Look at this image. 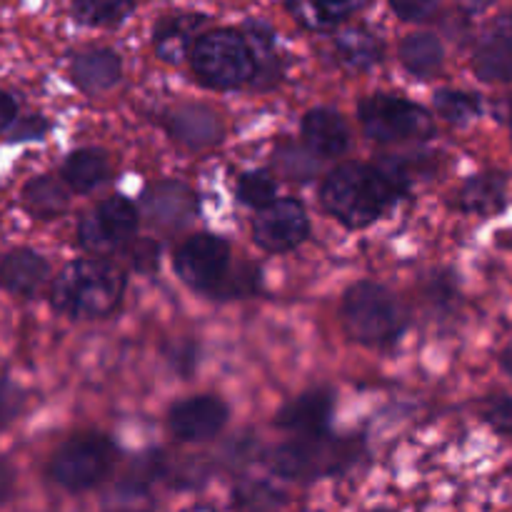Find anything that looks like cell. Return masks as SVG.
<instances>
[{
	"label": "cell",
	"mask_w": 512,
	"mask_h": 512,
	"mask_svg": "<svg viewBox=\"0 0 512 512\" xmlns=\"http://www.w3.org/2000/svg\"><path fill=\"white\" fill-rule=\"evenodd\" d=\"M398 198V188L380 168L363 163L340 165L323 183V205L350 228L375 223Z\"/></svg>",
	"instance_id": "cell-1"
},
{
	"label": "cell",
	"mask_w": 512,
	"mask_h": 512,
	"mask_svg": "<svg viewBox=\"0 0 512 512\" xmlns=\"http://www.w3.org/2000/svg\"><path fill=\"white\" fill-rule=\"evenodd\" d=\"M123 288V273L108 260H75L55 280L53 303L70 318H103L118 308Z\"/></svg>",
	"instance_id": "cell-2"
},
{
	"label": "cell",
	"mask_w": 512,
	"mask_h": 512,
	"mask_svg": "<svg viewBox=\"0 0 512 512\" xmlns=\"http://www.w3.org/2000/svg\"><path fill=\"white\" fill-rule=\"evenodd\" d=\"M348 333L363 345H388L405 330V310L390 290L375 283H358L343 300Z\"/></svg>",
	"instance_id": "cell-3"
},
{
	"label": "cell",
	"mask_w": 512,
	"mask_h": 512,
	"mask_svg": "<svg viewBox=\"0 0 512 512\" xmlns=\"http://www.w3.org/2000/svg\"><path fill=\"white\" fill-rule=\"evenodd\" d=\"M360 443L328 435H308L270 453L268 465L285 480H315L335 475L358 460Z\"/></svg>",
	"instance_id": "cell-4"
},
{
	"label": "cell",
	"mask_w": 512,
	"mask_h": 512,
	"mask_svg": "<svg viewBox=\"0 0 512 512\" xmlns=\"http://www.w3.org/2000/svg\"><path fill=\"white\" fill-rule=\"evenodd\" d=\"M195 73L213 88H238L258 73L248 40L235 30H213L200 35L193 48Z\"/></svg>",
	"instance_id": "cell-5"
},
{
	"label": "cell",
	"mask_w": 512,
	"mask_h": 512,
	"mask_svg": "<svg viewBox=\"0 0 512 512\" xmlns=\"http://www.w3.org/2000/svg\"><path fill=\"white\" fill-rule=\"evenodd\" d=\"M115 465V448L103 435L68 440L50 463V478L65 490H88L103 483Z\"/></svg>",
	"instance_id": "cell-6"
},
{
	"label": "cell",
	"mask_w": 512,
	"mask_h": 512,
	"mask_svg": "<svg viewBox=\"0 0 512 512\" xmlns=\"http://www.w3.org/2000/svg\"><path fill=\"white\" fill-rule=\"evenodd\" d=\"M360 123L378 143L420 140L433 133V120L420 105L393 95H373L360 105Z\"/></svg>",
	"instance_id": "cell-7"
},
{
	"label": "cell",
	"mask_w": 512,
	"mask_h": 512,
	"mask_svg": "<svg viewBox=\"0 0 512 512\" xmlns=\"http://www.w3.org/2000/svg\"><path fill=\"white\" fill-rule=\"evenodd\" d=\"M175 270L195 290L213 293L230 273V248L218 235H195L175 253Z\"/></svg>",
	"instance_id": "cell-8"
},
{
	"label": "cell",
	"mask_w": 512,
	"mask_h": 512,
	"mask_svg": "<svg viewBox=\"0 0 512 512\" xmlns=\"http://www.w3.org/2000/svg\"><path fill=\"white\" fill-rule=\"evenodd\" d=\"M138 230V210L123 198L100 203L80 223V243L93 253H113L123 248Z\"/></svg>",
	"instance_id": "cell-9"
},
{
	"label": "cell",
	"mask_w": 512,
	"mask_h": 512,
	"mask_svg": "<svg viewBox=\"0 0 512 512\" xmlns=\"http://www.w3.org/2000/svg\"><path fill=\"white\" fill-rule=\"evenodd\" d=\"M255 243L270 253H285L298 248L308 235V215L305 208L293 198L275 200L270 208L260 210L253 225Z\"/></svg>",
	"instance_id": "cell-10"
},
{
	"label": "cell",
	"mask_w": 512,
	"mask_h": 512,
	"mask_svg": "<svg viewBox=\"0 0 512 512\" xmlns=\"http://www.w3.org/2000/svg\"><path fill=\"white\" fill-rule=\"evenodd\" d=\"M225 420H228V408L223 405V400L210 398V395L188 398L170 410V430L175 438L185 440V443L215 438L223 430Z\"/></svg>",
	"instance_id": "cell-11"
},
{
	"label": "cell",
	"mask_w": 512,
	"mask_h": 512,
	"mask_svg": "<svg viewBox=\"0 0 512 512\" xmlns=\"http://www.w3.org/2000/svg\"><path fill=\"white\" fill-rule=\"evenodd\" d=\"M143 208L150 223L165 230H175L193 220V215L198 213V200L185 183L165 180V183H158L148 190Z\"/></svg>",
	"instance_id": "cell-12"
},
{
	"label": "cell",
	"mask_w": 512,
	"mask_h": 512,
	"mask_svg": "<svg viewBox=\"0 0 512 512\" xmlns=\"http://www.w3.org/2000/svg\"><path fill=\"white\" fill-rule=\"evenodd\" d=\"M168 130L173 133L175 140H180L183 145L190 148H205V145L218 143L223 128H220V118L205 105L185 103L178 105L168 113L165 118Z\"/></svg>",
	"instance_id": "cell-13"
},
{
	"label": "cell",
	"mask_w": 512,
	"mask_h": 512,
	"mask_svg": "<svg viewBox=\"0 0 512 512\" xmlns=\"http://www.w3.org/2000/svg\"><path fill=\"white\" fill-rule=\"evenodd\" d=\"M473 68L485 83H510L512 80V20L485 35L473 58Z\"/></svg>",
	"instance_id": "cell-14"
},
{
	"label": "cell",
	"mask_w": 512,
	"mask_h": 512,
	"mask_svg": "<svg viewBox=\"0 0 512 512\" xmlns=\"http://www.w3.org/2000/svg\"><path fill=\"white\" fill-rule=\"evenodd\" d=\"M330 410H333V395L328 390H313V393L300 395L293 403L285 405L275 423L283 430L308 438V435H318L325 428Z\"/></svg>",
	"instance_id": "cell-15"
},
{
	"label": "cell",
	"mask_w": 512,
	"mask_h": 512,
	"mask_svg": "<svg viewBox=\"0 0 512 512\" xmlns=\"http://www.w3.org/2000/svg\"><path fill=\"white\" fill-rule=\"evenodd\" d=\"M50 270L43 255L33 250H13L0 260V285L8 293L15 295H33L48 280Z\"/></svg>",
	"instance_id": "cell-16"
},
{
	"label": "cell",
	"mask_w": 512,
	"mask_h": 512,
	"mask_svg": "<svg viewBox=\"0 0 512 512\" xmlns=\"http://www.w3.org/2000/svg\"><path fill=\"white\" fill-rule=\"evenodd\" d=\"M303 135L315 153L328 155V158L345 153V148H348L350 143V130L348 123L343 120V115L328 108L310 110V113L305 115Z\"/></svg>",
	"instance_id": "cell-17"
},
{
	"label": "cell",
	"mask_w": 512,
	"mask_h": 512,
	"mask_svg": "<svg viewBox=\"0 0 512 512\" xmlns=\"http://www.w3.org/2000/svg\"><path fill=\"white\" fill-rule=\"evenodd\" d=\"M73 80L88 93H103L120 80V58L113 50L93 48L73 60Z\"/></svg>",
	"instance_id": "cell-18"
},
{
	"label": "cell",
	"mask_w": 512,
	"mask_h": 512,
	"mask_svg": "<svg viewBox=\"0 0 512 512\" xmlns=\"http://www.w3.org/2000/svg\"><path fill=\"white\" fill-rule=\"evenodd\" d=\"M203 18L198 15H175V18H163L155 25V53L165 63H180L188 55L190 45L198 38V30Z\"/></svg>",
	"instance_id": "cell-19"
},
{
	"label": "cell",
	"mask_w": 512,
	"mask_h": 512,
	"mask_svg": "<svg viewBox=\"0 0 512 512\" xmlns=\"http://www.w3.org/2000/svg\"><path fill=\"white\" fill-rule=\"evenodd\" d=\"M508 180L500 173H480L460 188L458 205L465 213H495L505 205Z\"/></svg>",
	"instance_id": "cell-20"
},
{
	"label": "cell",
	"mask_w": 512,
	"mask_h": 512,
	"mask_svg": "<svg viewBox=\"0 0 512 512\" xmlns=\"http://www.w3.org/2000/svg\"><path fill=\"white\" fill-rule=\"evenodd\" d=\"M303 28L308 30H333L340 23L360 10V3H340V0H318V3H293L288 5Z\"/></svg>",
	"instance_id": "cell-21"
},
{
	"label": "cell",
	"mask_w": 512,
	"mask_h": 512,
	"mask_svg": "<svg viewBox=\"0 0 512 512\" xmlns=\"http://www.w3.org/2000/svg\"><path fill=\"white\" fill-rule=\"evenodd\" d=\"M335 55L348 68H370L383 58V45L368 30H345L335 40Z\"/></svg>",
	"instance_id": "cell-22"
},
{
	"label": "cell",
	"mask_w": 512,
	"mask_h": 512,
	"mask_svg": "<svg viewBox=\"0 0 512 512\" xmlns=\"http://www.w3.org/2000/svg\"><path fill=\"white\" fill-rule=\"evenodd\" d=\"M108 175V160L100 150H78L63 165V178L78 193L98 188Z\"/></svg>",
	"instance_id": "cell-23"
},
{
	"label": "cell",
	"mask_w": 512,
	"mask_h": 512,
	"mask_svg": "<svg viewBox=\"0 0 512 512\" xmlns=\"http://www.w3.org/2000/svg\"><path fill=\"white\" fill-rule=\"evenodd\" d=\"M443 43H440L435 35L430 33H418L408 35L400 45V58H403V65L413 75H433L435 70L443 65Z\"/></svg>",
	"instance_id": "cell-24"
},
{
	"label": "cell",
	"mask_w": 512,
	"mask_h": 512,
	"mask_svg": "<svg viewBox=\"0 0 512 512\" xmlns=\"http://www.w3.org/2000/svg\"><path fill=\"white\" fill-rule=\"evenodd\" d=\"M25 205L30 213L40 215V218H53V215L63 213L68 205V195H65L63 185L53 178H35L25 185Z\"/></svg>",
	"instance_id": "cell-25"
},
{
	"label": "cell",
	"mask_w": 512,
	"mask_h": 512,
	"mask_svg": "<svg viewBox=\"0 0 512 512\" xmlns=\"http://www.w3.org/2000/svg\"><path fill=\"white\" fill-rule=\"evenodd\" d=\"M275 165L280 168V173L288 175L290 180H300V183L315 178V173H318L320 168L318 158L298 143L280 145V148L275 150Z\"/></svg>",
	"instance_id": "cell-26"
},
{
	"label": "cell",
	"mask_w": 512,
	"mask_h": 512,
	"mask_svg": "<svg viewBox=\"0 0 512 512\" xmlns=\"http://www.w3.org/2000/svg\"><path fill=\"white\" fill-rule=\"evenodd\" d=\"M73 13L85 25H113L120 23L128 13H133V3H120V0H85L75 3Z\"/></svg>",
	"instance_id": "cell-27"
},
{
	"label": "cell",
	"mask_w": 512,
	"mask_h": 512,
	"mask_svg": "<svg viewBox=\"0 0 512 512\" xmlns=\"http://www.w3.org/2000/svg\"><path fill=\"white\" fill-rule=\"evenodd\" d=\"M435 108L450 123H468L480 113V98L473 93H463V90H440L435 95Z\"/></svg>",
	"instance_id": "cell-28"
},
{
	"label": "cell",
	"mask_w": 512,
	"mask_h": 512,
	"mask_svg": "<svg viewBox=\"0 0 512 512\" xmlns=\"http://www.w3.org/2000/svg\"><path fill=\"white\" fill-rule=\"evenodd\" d=\"M275 180L273 175L265 173V170H253V173H245L240 180V200L250 208H270L275 203Z\"/></svg>",
	"instance_id": "cell-29"
},
{
	"label": "cell",
	"mask_w": 512,
	"mask_h": 512,
	"mask_svg": "<svg viewBox=\"0 0 512 512\" xmlns=\"http://www.w3.org/2000/svg\"><path fill=\"white\" fill-rule=\"evenodd\" d=\"M163 465L165 463H163V455L160 453L143 455V458L135 460V463L130 465L128 473H125L123 488L128 490V493H143V490H148L150 485L160 478V473H163Z\"/></svg>",
	"instance_id": "cell-30"
},
{
	"label": "cell",
	"mask_w": 512,
	"mask_h": 512,
	"mask_svg": "<svg viewBox=\"0 0 512 512\" xmlns=\"http://www.w3.org/2000/svg\"><path fill=\"white\" fill-rule=\"evenodd\" d=\"M258 285H260V275L255 273V270L240 268L235 270V273H228V278H225L223 285L215 290V295H220V298H243V295L255 293Z\"/></svg>",
	"instance_id": "cell-31"
},
{
	"label": "cell",
	"mask_w": 512,
	"mask_h": 512,
	"mask_svg": "<svg viewBox=\"0 0 512 512\" xmlns=\"http://www.w3.org/2000/svg\"><path fill=\"white\" fill-rule=\"evenodd\" d=\"M483 415L498 433H512V395L490 398L485 403Z\"/></svg>",
	"instance_id": "cell-32"
},
{
	"label": "cell",
	"mask_w": 512,
	"mask_h": 512,
	"mask_svg": "<svg viewBox=\"0 0 512 512\" xmlns=\"http://www.w3.org/2000/svg\"><path fill=\"white\" fill-rule=\"evenodd\" d=\"M23 410V393L8 380H0V428L13 423Z\"/></svg>",
	"instance_id": "cell-33"
},
{
	"label": "cell",
	"mask_w": 512,
	"mask_h": 512,
	"mask_svg": "<svg viewBox=\"0 0 512 512\" xmlns=\"http://www.w3.org/2000/svg\"><path fill=\"white\" fill-rule=\"evenodd\" d=\"M240 505L250 510H265V508H273L278 503L280 495L275 490H270L268 485H248L238 493Z\"/></svg>",
	"instance_id": "cell-34"
},
{
	"label": "cell",
	"mask_w": 512,
	"mask_h": 512,
	"mask_svg": "<svg viewBox=\"0 0 512 512\" xmlns=\"http://www.w3.org/2000/svg\"><path fill=\"white\" fill-rule=\"evenodd\" d=\"M393 10L408 23H425L430 15L438 13V5L430 3V0H398V3H393Z\"/></svg>",
	"instance_id": "cell-35"
},
{
	"label": "cell",
	"mask_w": 512,
	"mask_h": 512,
	"mask_svg": "<svg viewBox=\"0 0 512 512\" xmlns=\"http://www.w3.org/2000/svg\"><path fill=\"white\" fill-rule=\"evenodd\" d=\"M158 255H160L158 245H155L153 240H143V243H140L138 248H135L133 258H135V265H140V268L150 270L155 265V260H158Z\"/></svg>",
	"instance_id": "cell-36"
},
{
	"label": "cell",
	"mask_w": 512,
	"mask_h": 512,
	"mask_svg": "<svg viewBox=\"0 0 512 512\" xmlns=\"http://www.w3.org/2000/svg\"><path fill=\"white\" fill-rule=\"evenodd\" d=\"M15 113H18V105H15L13 95L0 90V130H5L10 123H13Z\"/></svg>",
	"instance_id": "cell-37"
},
{
	"label": "cell",
	"mask_w": 512,
	"mask_h": 512,
	"mask_svg": "<svg viewBox=\"0 0 512 512\" xmlns=\"http://www.w3.org/2000/svg\"><path fill=\"white\" fill-rule=\"evenodd\" d=\"M10 490H13V470L0 460V500L8 498Z\"/></svg>",
	"instance_id": "cell-38"
},
{
	"label": "cell",
	"mask_w": 512,
	"mask_h": 512,
	"mask_svg": "<svg viewBox=\"0 0 512 512\" xmlns=\"http://www.w3.org/2000/svg\"><path fill=\"white\" fill-rule=\"evenodd\" d=\"M500 368L512 378V350H505V353L500 355Z\"/></svg>",
	"instance_id": "cell-39"
},
{
	"label": "cell",
	"mask_w": 512,
	"mask_h": 512,
	"mask_svg": "<svg viewBox=\"0 0 512 512\" xmlns=\"http://www.w3.org/2000/svg\"><path fill=\"white\" fill-rule=\"evenodd\" d=\"M373 512H390V510H373Z\"/></svg>",
	"instance_id": "cell-40"
},
{
	"label": "cell",
	"mask_w": 512,
	"mask_h": 512,
	"mask_svg": "<svg viewBox=\"0 0 512 512\" xmlns=\"http://www.w3.org/2000/svg\"><path fill=\"white\" fill-rule=\"evenodd\" d=\"M510 133H512V118H510Z\"/></svg>",
	"instance_id": "cell-41"
}]
</instances>
